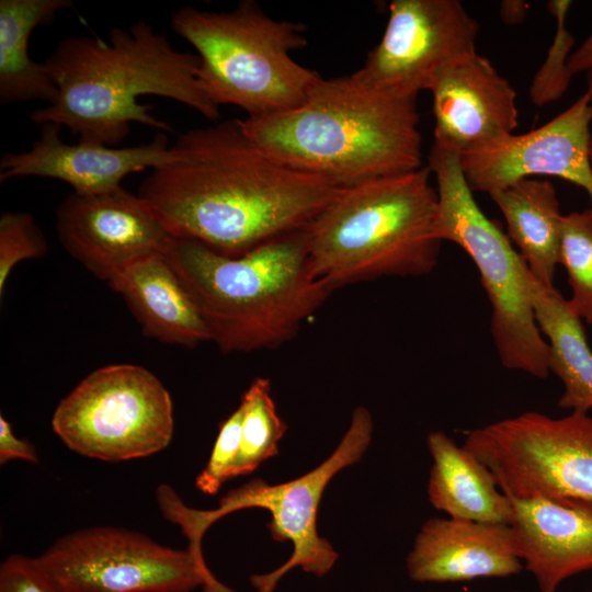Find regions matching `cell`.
Returning <instances> with one entry per match:
<instances>
[{
	"label": "cell",
	"mask_w": 592,
	"mask_h": 592,
	"mask_svg": "<svg viewBox=\"0 0 592 592\" xmlns=\"http://www.w3.org/2000/svg\"><path fill=\"white\" fill-rule=\"evenodd\" d=\"M341 189L281 163L228 119L180 134L137 195L173 238L239 255L306 229Z\"/></svg>",
	"instance_id": "cell-1"
},
{
	"label": "cell",
	"mask_w": 592,
	"mask_h": 592,
	"mask_svg": "<svg viewBox=\"0 0 592 592\" xmlns=\"http://www.w3.org/2000/svg\"><path fill=\"white\" fill-rule=\"evenodd\" d=\"M44 65L58 95L30 118L67 127L80 140L115 147L133 123L172 132L149 105L138 102L143 95L174 100L209 121L220 115L201 88L198 56L175 49L145 21L112 27L107 41L87 35L62 38Z\"/></svg>",
	"instance_id": "cell-2"
},
{
	"label": "cell",
	"mask_w": 592,
	"mask_h": 592,
	"mask_svg": "<svg viewBox=\"0 0 592 592\" xmlns=\"http://www.w3.org/2000/svg\"><path fill=\"white\" fill-rule=\"evenodd\" d=\"M419 122L417 96L375 89L353 73L321 77L295 109L241 119L271 157L340 187L421 168Z\"/></svg>",
	"instance_id": "cell-3"
},
{
	"label": "cell",
	"mask_w": 592,
	"mask_h": 592,
	"mask_svg": "<svg viewBox=\"0 0 592 592\" xmlns=\"http://www.w3.org/2000/svg\"><path fill=\"white\" fill-rule=\"evenodd\" d=\"M166 255L226 354L283 345L333 292L310 269L306 229L239 255L174 238Z\"/></svg>",
	"instance_id": "cell-4"
},
{
	"label": "cell",
	"mask_w": 592,
	"mask_h": 592,
	"mask_svg": "<svg viewBox=\"0 0 592 592\" xmlns=\"http://www.w3.org/2000/svg\"><path fill=\"white\" fill-rule=\"evenodd\" d=\"M429 167L342 187L306 228L314 275L333 291L418 277L437 264V192Z\"/></svg>",
	"instance_id": "cell-5"
},
{
	"label": "cell",
	"mask_w": 592,
	"mask_h": 592,
	"mask_svg": "<svg viewBox=\"0 0 592 592\" xmlns=\"http://www.w3.org/2000/svg\"><path fill=\"white\" fill-rule=\"evenodd\" d=\"M170 26L197 52L205 95L218 107L242 109L247 117L297 107L321 78L293 59L307 45L304 24L275 20L254 1L224 12L184 5Z\"/></svg>",
	"instance_id": "cell-6"
},
{
	"label": "cell",
	"mask_w": 592,
	"mask_h": 592,
	"mask_svg": "<svg viewBox=\"0 0 592 592\" xmlns=\"http://www.w3.org/2000/svg\"><path fill=\"white\" fill-rule=\"evenodd\" d=\"M428 167L436 180V235L458 244L477 266L491 305L490 330L501 364L546 378L549 350L536 322L527 264L478 206L459 153L433 144Z\"/></svg>",
	"instance_id": "cell-7"
},
{
	"label": "cell",
	"mask_w": 592,
	"mask_h": 592,
	"mask_svg": "<svg viewBox=\"0 0 592 592\" xmlns=\"http://www.w3.org/2000/svg\"><path fill=\"white\" fill-rule=\"evenodd\" d=\"M373 433V419L364 407L353 411L351 424L335 451L311 471L278 485L252 479L227 492L214 510L186 506L168 485L157 489L163 517L178 524L189 540L187 549L203 558L201 542L208 527L220 517L248 508L265 509L271 514L267 528L277 542L293 544L291 557L275 570L253 574L250 581L257 592H274L280 580L295 567L322 577L331 570L339 555L319 536L317 511L322 493L333 476L358 462L367 449Z\"/></svg>",
	"instance_id": "cell-8"
},
{
	"label": "cell",
	"mask_w": 592,
	"mask_h": 592,
	"mask_svg": "<svg viewBox=\"0 0 592 592\" xmlns=\"http://www.w3.org/2000/svg\"><path fill=\"white\" fill-rule=\"evenodd\" d=\"M52 428L82 456L104 462L147 457L172 440V399L147 368L106 365L86 376L59 402Z\"/></svg>",
	"instance_id": "cell-9"
},
{
	"label": "cell",
	"mask_w": 592,
	"mask_h": 592,
	"mask_svg": "<svg viewBox=\"0 0 592 592\" xmlns=\"http://www.w3.org/2000/svg\"><path fill=\"white\" fill-rule=\"evenodd\" d=\"M463 446L512 500L561 497L592 503V417L537 411L469 431Z\"/></svg>",
	"instance_id": "cell-10"
},
{
	"label": "cell",
	"mask_w": 592,
	"mask_h": 592,
	"mask_svg": "<svg viewBox=\"0 0 592 592\" xmlns=\"http://www.w3.org/2000/svg\"><path fill=\"white\" fill-rule=\"evenodd\" d=\"M65 592H235L189 549L124 528L95 526L60 537L37 557Z\"/></svg>",
	"instance_id": "cell-11"
},
{
	"label": "cell",
	"mask_w": 592,
	"mask_h": 592,
	"mask_svg": "<svg viewBox=\"0 0 592 592\" xmlns=\"http://www.w3.org/2000/svg\"><path fill=\"white\" fill-rule=\"evenodd\" d=\"M388 10L379 43L353 73L375 89L418 96L443 68L477 53L478 22L458 0H392Z\"/></svg>",
	"instance_id": "cell-12"
},
{
	"label": "cell",
	"mask_w": 592,
	"mask_h": 592,
	"mask_svg": "<svg viewBox=\"0 0 592 592\" xmlns=\"http://www.w3.org/2000/svg\"><path fill=\"white\" fill-rule=\"evenodd\" d=\"M590 91L544 125L525 134H509L459 153L471 191L492 193L523 179L547 175L582 187L591 200Z\"/></svg>",
	"instance_id": "cell-13"
},
{
	"label": "cell",
	"mask_w": 592,
	"mask_h": 592,
	"mask_svg": "<svg viewBox=\"0 0 592 592\" xmlns=\"http://www.w3.org/2000/svg\"><path fill=\"white\" fill-rule=\"evenodd\" d=\"M56 231L64 249L105 282L138 259L166 253L174 239L147 204L123 186L69 194L56 209Z\"/></svg>",
	"instance_id": "cell-14"
},
{
	"label": "cell",
	"mask_w": 592,
	"mask_h": 592,
	"mask_svg": "<svg viewBox=\"0 0 592 592\" xmlns=\"http://www.w3.org/2000/svg\"><path fill=\"white\" fill-rule=\"evenodd\" d=\"M61 126L42 125L39 137L29 150L3 153L0 160V181L13 178L41 177L68 183L73 193L102 194L121 187L127 175L153 170L170 157L167 135L159 132L146 144L111 147L80 140L64 143Z\"/></svg>",
	"instance_id": "cell-15"
},
{
	"label": "cell",
	"mask_w": 592,
	"mask_h": 592,
	"mask_svg": "<svg viewBox=\"0 0 592 592\" xmlns=\"http://www.w3.org/2000/svg\"><path fill=\"white\" fill-rule=\"evenodd\" d=\"M434 144L462 153L513 134L519 125L516 92L478 53L443 68L430 89Z\"/></svg>",
	"instance_id": "cell-16"
},
{
	"label": "cell",
	"mask_w": 592,
	"mask_h": 592,
	"mask_svg": "<svg viewBox=\"0 0 592 592\" xmlns=\"http://www.w3.org/2000/svg\"><path fill=\"white\" fill-rule=\"evenodd\" d=\"M516 553L540 592L592 570V503L561 497L512 500Z\"/></svg>",
	"instance_id": "cell-17"
},
{
	"label": "cell",
	"mask_w": 592,
	"mask_h": 592,
	"mask_svg": "<svg viewBox=\"0 0 592 592\" xmlns=\"http://www.w3.org/2000/svg\"><path fill=\"white\" fill-rule=\"evenodd\" d=\"M418 582H463L521 572L511 527L457 519H431L418 533L407 558Z\"/></svg>",
	"instance_id": "cell-18"
},
{
	"label": "cell",
	"mask_w": 592,
	"mask_h": 592,
	"mask_svg": "<svg viewBox=\"0 0 592 592\" xmlns=\"http://www.w3.org/2000/svg\"><path fill=\"white\" fill-rule=\"evenodd\" d=\"M107 284L124 298L144 335L185 348L210 341L195 303L166 253L136 260Z\"/></svg>",
	"instance_id": "cell-19"
},
{
	"label": "cell",
	"mask_w": 592,
	"mask_h": 592,
	"mask_svg": "<svg viewBox=\"0 0 592 592\" xmlns=\"http://www.w3.org/2000/svg\"><path fill=\"white\" fill-rule=\"evenodd\" d=\"M426 445L433 459L428 497L436 510L457 520L511 523V499L477 456L442 431L431 432Z\"/></svg>",
	"instance_id": "cell-20"
},
{
	"label": "cell",
	"mask_w": 592,
	"mask_h": 592,
	"mask_svg": "<svg viewBox=\"0 0 592 592\" xmlns=\"http://www.w3.org/2000/svg\"><path fill=\"white\" fill-rule=\"evenodd\" d=\"M489 195L533 276L545 287H555L562 215L554 184L527 178Z\"/></svg>",
	"instance_id": "cell-21"
},
{
	"label": "cell",
	"mask_w": 592,
	"mask_h": 592,
	"mask_svg": "<svg viewBox=\"0 0 592 592\" xmlns=\"http://www.w3.org/2000/svg\"><path fill=\"white\" fill-rule=\"evenodd\" d=\"M70 0H0V102L3 104L46 101L53 103L58 89L44 62L29 55L33 31L54 21L57 13L72 9Z\"/></svg>",
	"instance_id": "cell-22"
},
{
	"label": "cell",
	"mask_w": 592,
	"mask_h": 592,
	"mask_svg": "<svg viewBox=\"0 0 592 592\" xmlns=\"http://www.w3.org/2000/svg\"><path fill=\"white\" fill-rule=\"evenodd\" d=\"M528 285L536 322L547 338L549 372L563 384L558 406L588 413L592 409V351L583 321L555 287L542 285L531 271Z\"/></svg>",
	"instance_id": "cell-23"
},
{
	"label": "cell",
	"mask_w": 592,
	"mask_h": 592,
	"mask_svg": "<svg viewBox=\"0 0 592 592\" xmlns=\"http://www.w3.org/2000/svg\"><path fill=\"white\" fill-rule=\"evenodd\" d=\"M240 451L234 478L254 471L263 462L278 454V442L287 425L277 414L267 378H255L243 392Z\"/></svg>",
	"instance_id": "cell-24"
},
{
	"label": "cell",
	"mask_w": 592,
	"mask_h": 592,
	"mask_svg": "<svg viewBox=\"0 0 592 592\" xmlns=\"http://www.w3.org/2000/svg\"><path fill=\"white\" fill-rule=\"evenodd\" d=\"M559 264L571 287L568 305L582 321L592 323V208L562 215Z\"/></svg>",
	"instance_id": "cell-25"
},
{
	"label": "cell",
	"mask_w": 592,
	"mask_h": 592,
	"mask_svg": "<svg viewBox=\"0 0 592 592\" xmlns=\"http://www.w3.org/2000/svg\"><path fill=\"white\" fill-rule=\"evenodd\" d=\"M570 5L571 1L568 0H551L547 4L556 21V31L546 58L534 75L530 87L531 101L537 106L560 99L572 78L568 70V59L574 38L566 27Z\"/></svg>",
	"instance_id": "cell-26"
},
{
	"label": "cell",
	"mask_w": 592,
	"mask_h": 592,
	"mask_svg": "<svg viewBox=\"0 0 592 592\" xmlns=\"http://www.w3.org/2000/svg\"><path fill=\"white\" fill-rule=\"evenodd\" d=\"M48 244L32 214L4 212L0 217V296L18 263L46 254Z\"/></svg>",
	"instance_id": "cell-27"
},
{
	"label": "cell",
	"mask_w": 592,
	"mask_h": 592,
	"mask_svg": "<svg viewBox=\"0 0 592 592\" xmlns=\"http://www.w3.org/2000/svg\"><path fill=\"white\" fill-rule=\"evenodd\" d=\"M242 411L238 407L219 426L210 456L204 469L196 477V488L213 496L229 479L240 451Z\"/></svg>",
	"instance_id": "cell-28"
},
{
	"label": "cell",
	"mask_w": 592,
	"mask_h": 592,
	"mask_svg": "<svg viewBox=\"0 0 592 592\" xmlns=\"http://www.w3.org/2000/svg\"><path fill=\"white\" fill-rule=\"evenodd\" d=\"M0 592H65L37 558L7 557L0 566Z\"/></svg>",
	"instance_id": "cell-29"
},
{
	"label": "cell",
	"mask_w": 592,
	"mask_h": 592,
	"mask_svg": "<svg viewBox=\"0 0 592 592\" xmlns=\"http://www.w3.org/2000/svg\"><path fill=\"white\" fill-rule=\"evenodd\" d=\"M11 459H23L38 463V456L34 445L24 439H19L12 431L11 424L0 415V464Z\"/></svg>",
	"instance_id": "cell-30"
},
{
	"label": "cell",
	"mask_w": 592,
	"mask_h": 592,
	"mask_svg": "<svg viewBox=\"0 0 592 592\" xmlns=\"http://www.w3.org/2000/svg\"><path fill=\"white\" fill-rule=\"evenodd\" d=\"M568 70L573 77L576 73L592 70V32L568 59Z\"/></svg>",
	"instance_id": "cell-31"
},
{
	"label": "cell",
	"mask_w": 592,
	"mask_h": 592,
	"mask_svg": "<svg viewBox=\"0 0 592 592\" xmlns=\"http://www.w3.org/2000/svg\"><path fill=\"white\" fill-rule=\"evenodd\" d=\"M530 3L523 0H503L499 5V14L503 23L516 25L524 22Z\"/></svg>",
	"instance_id": "cell-32"
},
{
	"label": "cell",
	"mask_w": 592,
	"mask_h": 592,
	"mask_svg": "<svg viewBox=\"0 0 592 592\" xmlns=\"http://www.w3.org/2000/svg\"><path fill=\"white\" fill-rule=\"evenodd\" d=\"M587 89L590 91V101L592 104V70L588 71V88ZM590 161L592 166V135H591V140H590Z\"/></svg>",
	"instance_id": "cell-33"
}]
</instances>
